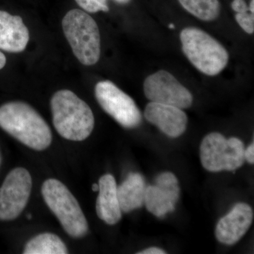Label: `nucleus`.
Wrapping results in <instances>:
<instances>
[{
	"instance_id": "f257e3e1",
	"label": "nucleus",
	"mask_w": 254,
	"mask_h": 254,
	"mask_svg": "<svg viewBox=\"0 0 254 254\" xmlns=\"http://www.w3.org/2000/svg\"><path fill=\"white\" fill-rule=\"evenodd\" d=\"M0 127L38 151L47 149L53 141L49 125L34 108L23 102H9L0 106Z\"/></svg>"
},
{
	"instance_id": "f03ea898",
	"label": "nucleus",
	"mask_w": 254,
	"mask_h": 254,
	"mask_svg": "<svg viewBox=\"0 0 254 254\" xmlns=\"http://www.w3.org/2000/svg\"><path fill=\"white\" fill-rule=\"evenodd\" d=\"M53 125L60 136L73 141L89 137L95 118L89 105L69 90H60L50 101Z\"/></svg>"
},
{
	"instance_id": "7ed1b4c3",
	"label": "nucleus",
	"mask_w": 254,
	"mask_h": 254,
	"mask_svg": "<svg viewBox=\"0 0 254 254\" xmlns=\"http://www.w3.org/2000/svg\"><path fill=\"white\" fill-rule=\"evenodd\" d=\"M180 41L184 54L200 72L216 76L226 67L227 50L206 32L195 27L184 28Z\"/></svg>"
},
{
	"instance_id": "20e7f679",
	"label": "nucleus",
	"mask_w": 254,
	"mask_h": 254,
	"mask_svg": "<svg viewBox=\"0 0 254 254\" xmlns=\"http://www.w3.org/2000/svg\"><path fill=\"white\" fill-rule=\"evenodd\" d=\"M65 37L82 64L92 66L100 57V35L94 19L82 10L68 11L63 20Z\"/></svg>"
},
{
	"instance_id": "39448f33",
	"label": "nucleus",
	"mask_w": 254,
	"mask_h": 254,
	"mask_svg": "<svg viewBox=\"0 0 254 254\" xmlns=\"http://www.w3.org/2000/svg\"><path fill=\"white\" fill-rule=\"evenodd\" d=\"M41 192L48 208L70 237L79 239L86 236L88 231L86 216L74 195L63 182L48 179L43 184Z\"/></svg>"
},
{
	"instance_id": "423d86ee",
	"label": "nucleus",
	"mask_w": 254,
	"mask_h": 254,
	"mask_svg": "<svg viewBox=\"0 0 254 254\" xmlns=\"http://www.w3.org/2000/svg\"><path fill=\"white\" fill-rule=\"evenodd\" d=\"M245 146L236 137L226 138L213 132L203 138L200 146V158L205 170L212 173L235 171L246 161Z\"/></svg>"
},
{
	"instance_id": "0eeeda50",
	"label": "nucleus",
	"mask_w": 254,
	"mask_h": 254,
	"mask_svg": "<svg viewBox=\"0 0 254 254\" xmlns=\"http://www.w3.org/2000/svg\"><path fill=\"white\" fill-rule=\"evenodd\" d=\"M97 101L108 113L126 128H134L142 123V115L134 100L110 81L98 82L95 87Z\"/></svg>"
},
{
	"instance_id": "6e6552de",
	"label": "nucleus",
	"mask_w": 254,
	"mask_h": 254,
	"mask_svg": "<svg viewBox=\"0 0 254 254\" xmlns=\"http://www.w3.org/2000/svg\"><path fill=\"white\" fill-rule=\"evenodd\" d=\"M31 174L26 169L11 170L0 187V220L18 218L27 205L32 189Z\"/></svg>"
},
{
	"instance_id": "1a4fd4ad",
	"label": "nucleus",
	"mask_w": 254,
	"mask_h": 254,
	"mask_svg": "<svg viewBox=\"0 0 254 254\" xmlns=\"http://www.w3.org/2000/svg\"><path fill=\"white\" fill-rule=\"evenodd\" d=\"M143 91L150 102L173 105L182 110L190 108L193 104L190 92L165 70H160L145 78Z\"/></svg>"
},
{
	"instance_id": "9d476101",
	"label": "nucleus",
	"mask_w": 254,
	"mask_h": 254,
	"mask_svg": "<svg viewBox=\"0 0 254 254\" xmlns=\"http://www.w3.org/2000/svg\"><path fill=\"white\" fill-rule=\"evenodd\" d=\"M178 180L173 173L165 172L155 178V185L146 187L144 205L148 212L163 218L173 212L180 198Z\"/></svg>"
},
{
	"instance_id": "9b49d317",
	"label": "nucleus",
	"mask_w": 254,
	"mask_h": 254,
	"mask_svg": "<svg viewBox=\"0 0 254 254\" xmlns=\"http://www.w3.org/2000/svg\"><path fill=\"white\" fill-rule=\"evenodd\" d=\"M254 219L252 207L245 203H237L233 208L219 220L215 237L219 242L233 245L241 240L250 228Z\"/></svg>"
},
{
	"instance_id": "f8f14e48",
	"label": "nucleus",
	"mask_w": 254,
	"mask_h": 254,
	"mask_svg": "<svg viewBox=\"0 0 254 254\" xmlns=\"http://www.w3.org/2000/svg\"><path fill=\"white\" fill-rule=\"evenodd\" d=\"M144 117L148 123L158 127L171 138L182 136L188 125L187 114L173 105L150 102L145 108Z\"/></svg>"
},
{
	"instance_id": "ddd939ff",
	"label": "nucleus",
	"mask_w": 254,
	"mask_h": 254,
	"mask_svg": "<svg viewBox=\"0 0 254 254\" xmlns=\"http://www.w3.org/2000/svg\"><path fill=\"white\" fill-rule=\"evenodd\" d=\"M29 41V31L19 16L0 10V49L9 53H21Z\"/></svg>"
},
{
	"instance_id": "4468645a",
	"label": "nucleus",
	"mask_w": 254,
	"mask_h": 254,
	"mask_svg": "<svg viewBox=\"0 0 254 254\" xmlns=\"http://www.w3.org/2000/svg\"><path fill=\"white\" fill-rule=\"evenodd\" d=\"M99 190L96 200V213L98 218L108 225L118 223L122 218L118 196V185L111 174L100 177Z\"/></svg>"
},
{
	"instance_id": "2eb2a0df",
	"label": "nucleus",
	"mask_w": 254,
	"mask_h": 254,
	"mask_svg": "<svg viewBox=\"0 0 254 254\" xmlns=\"http://www.w3.org/2000/svg\"><path fill=\"white\" fill-rule=\"evenodd\" d=\"M146 186L141 174H128L123 183L118 187V196L120 208L123 213L141 208L144 204Z\"/></svg>"
},
{
	"instance_id": "dca6fc26",
	"label": "nucleus",
	"mask_w": 254,
	"mask_h": 254,
	"mask_svg": "<svg viewBox=\"0 0 254 254\" xmlns=\"http://www.w3.org/2000/svg\"><path fill=\"white\" fill-rule=\"evenodd\" d=\"M23 254H68V250L58 235L53 233H43L28 241Z\"/></svg>"
},
{
	"instance_id": "f3484780",
	"label": "nucleus",
	"mask_w": 254,
	"mask_h": 254,
	"mask_svg": "<svg viewBox=\"0 0 254 254\" xmlns=\"http://www.w3.org/2000/svg\"><path fill=\"white\" fill-rule=\"evenodd\" d=\"M184 9L202 21H211L220 14L218 0H179Z\"/></svg>"
},
{
	"instance_id": "a211bd4d",
	"label": "nucleus",
	"mask_w": 254,
	"mask_h": 254,
	"mask_svg": "<svg viewBox=\"0 0 254 254\" xmlns=\"http://www.w3.org/2000/svg\"><path fill=\"white\" fill-rule=\"evenodd\" d=\"M78 6L87 12L96 13L98 11H109L108 0H75Z\"/></svg>"
},
{
	"instance_id": "6ab92c4d",
	"label": "nucleus",
	"mask_w": 254,
	"mask_h": 254,
	"mask_svg": "<svg viewBox=\"0 0 254 254\" xmlns=\"http://www.w3.org/2000/svg\"><path fill=\"white\" fill-rule=\"evenodd\" d=\"M254 13L250 11L237 13L235 19L240 27L249 34H253L254 32Z\"/></svg>"
},
{
	"instance_id": "aec40b11",
	"label": "nucleus",
	"mask_w": 254,
	"mask_h": 254,
	"mask_svg": "<svg viewBox=\"0 0 254 254\" xmlns=\"http://www.w3.org/2000/svg\"><path fill=\"white\" fill-rule=\"evenodd\" d=\"M232 8L236 13L250 11L248 5L247 4L245 0H233L232 2Z\"/></svg>"
},
{
	"instance_id": "412c9836",
	"label": "nucleus",
	"mask_w": 254,
	"mask_h": 254,
	"mask_svg": "<svg viewBox=\"0 0 254 254\" xmlns=\"http://www.w3.org/2000/svg\"><path fill=\"white\" fill-rule=\"evenodd\" d=\"M245 158L249 163H254V142L245 150Z\"/></svg>"
},
{
	"instance_id": "4be33fe9",
	"label": "nucleus",
	"mask_w": 254,
	"mask_h": 254,
	"mask_svg": "<svg viewBox=\"0 0 254 254\" xmlns=\"http://www.w3.org/2000/svg\"><path fill=\"white\" fill-rule=\"evenodd\" d=\"M138 254H165L166 252L161 250V249L158 248V247H150V248L146 249L141 251V252H138Z\"/></svg>"
},
{
	"instance_id": "5701e85b",
	"label": "nucleus",
	"mask_w": 254,
	"mask_h": 254,
	"mask_svg": "<svg viewBox=\"0 0 254 254\" xmlns=\"http://www.w3.org/2000/svg\"><path fill=\"white\" fill-rule=\"evenodd\" d=\"M6 59L5 55L0 52V69L4 67L6 65Z\"/></svg>"
},
{
	"instance_id": "b1692460",
	"label": "nucleus",
	"mask_w": 254,
	"mask_h": 254,
	"mask_svg": "<svg viewBox=\"0 0 254 254\" xmlns=\"http://www.w3.org/2000/svg\"><path fill=\"white\" fill-rule=\"evenodd\" d=\"M249 9H250L251 12L254 13V0H251Z\"/></svg>"
},
{
	"instance_id": "393cba45",
	"label": "nucleus",
	"mask_w": 254,
	"mask_h": 254,
	"mask_svg": "<svg viewBox=\"0 0 254 254\" xmlns=\"http://www.w3.org/2000/svg\"><path fill=\"white\" fill-rule=\"evenodd\" d=\"M92 190L95 192L98 191V190H99V185L98 184H93V186H92Z\"/></svg>"
},
{
	"instance_id": "a878e982",
	"label": "nucleus",
	"mask_w": 254,
	"mask_h": 254,
	"mask_svg": "<svg viewBox=\"0 0 254 254\" xmlns=\"http://www.w3.org/2000/svg\"><path fill=\"white\" fill-rule=\"evenodd\" d=\"M117 2L120 3V4H127L131 0H115Z\"/></svg>"
},
{
	"instance_id": "bb28decb",
	"label": "nucleus",
	"mask_w": 254,
	"mask_h": 254,
	"mask_svg": "<svg viewBox=\"0 0 254 254\" xmlns=\"http://www.w3.org/2000/svg\"><path fill=\"white\" fill-rule=\"evenodd\" d=\"M1 160H2V158H1V150H0V166H1Z\"/></svg>"
},
{
	"instance_id": "cd10ccee",
	"label": "nucleus",
	"mask_w": 254,
	"mask_h": 254,
	"mask_svg": "<svg viewBox=\"0 0 254 254\" xmlns=\"http://www.w3.org/2000/svg\"><path fill=\"white\" fill-rule=\"evenodd\" d=\"M27 218L28 219V220H30V219L32 218V216H31V214H28V215H27Z\"/></svg>"
},
{
	"instance_id": "c85d7f7f",
	"label": "nucleus",
	"mask_w": 254,
	"mask_h": 254,
	"mask_svg": "<svg viewBox=\"0 0 254 254\" xmlns=\"http://www.w3.org/2000/svg\"><path fill=\"white\" fill-rule=\"evenodd\" d=\"M169 27L170 28H175V26H174V24H170Z\"/></svg>"
}]
</instances>
